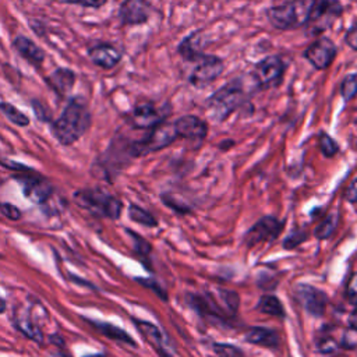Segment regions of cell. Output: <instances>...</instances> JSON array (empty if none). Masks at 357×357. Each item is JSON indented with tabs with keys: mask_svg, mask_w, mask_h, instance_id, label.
<instances>
[{
	"mask_svg": "<svg viewBox=\"0 0 357 357\" xmlns=\"http://www.w3.org/2000/svg\"><path fill=\"white\" fill-rule=\"evenodd\" d=\"M346 296L350 303L357 304V272H354L346 286Z\"/></svg>",
	"mask_w": 357,
	"mask_h": 357,
	"instance_id": "obj_35",
	"label": "cell"
},
{
	"mask_svg": "<svg viewBox=\"0 0 357 357\" xmlns=\"http://www.w3.org/2000/svg\"><path fill=\"white\" fill-rule=\"evenodd\" d=\"M294 293L297 301L304 307L307 312L315 317L324 314L328 304V297L322 290L311 284H298Z\"/></svg>",
	"mask_w": 357,
	"mask_h": 357,
	"instance_id": "obj_11",
	"label": "cell"
},
{
	"mask_svg": "<svg viewBox=\"0 0 357 357\" xmlns=\"http://www.w3.org/2000/svg\"><path fill=\"white\" fill-rule=\"evenodd\" d=\"M151 6L146 0H124L119 10V17L126 25H139L148 21Z\"/></svg>",
	"mask_w": 357,
	"mask_h": 357,
	"instance_id": "obj_14",
	"label": "cell"
},
{
	"mask_svg": "<svg viewBox=\"0 0 357 357\" xmlns=\"http://www.w3.org/2000/svg\"><path fill=\"white\" fill-rule=\"evenodd\" d=\"M339 346L340 344L332 336H325V337H321L319 340H317V347L322 354L333 353L339 349Z\"/></svg>",
	"mask_w": 357,
	"mask_h": 357,
	"instance_id": "obj_31",
	"label": "cell"
},
{
	"mask_svg": "<svg viewBox=\"0 0 357 357\" xmlns=\"http://www.w3.org/2000/svg\"><path fill=\"white\" fill-rule=\"evenodd\" d=\"M158 353H159V356H160V357H172L166 350H159Z\"/></svg>",
	"mask_w": 357,
	"mask_h": 357,
	"instance_id": "obj_45",
	"label": "cell"
},
{
	"mask_svg": "<svg viewBox=\"0 0 357 357\" xmlns=\"http://www.w3.org/2000/svg\"><path fill=\"white\" fill-rule=\"evenodd\" d=\"M89 324H92L98 332H100L102 335H105L106 337L109 339H113V340H117V342H123V343H128V344H135L134 340L131 339V336L124 332L123 329L112 325V324H107V322H98V321H89Z\"/></svg>",
	"mask_w": 357,
	"mask_h": 357,
	"instance_id": "obj_21",
	"label": "cell"
},
{
	"mask_svg": "<svg viewBox=\"0 0 357 357\" xmlns=\"http://www.w3.org/2000/svg\"><path fill=\"white\" fill-rule=\"evenodd\" d=\"M244 100V92L240 86H236L233 84H227L222 86L219 91H216L209 99H208V109L211 112V116L218 120L223 121L229 117Z\"/></svg>",
	"mask_w": 357,
	"mask_h": 357,
	"instance_id": "obj_5",
	"label": "cell"
},
{
	"mask_svg": "<svg viewBox=\"0 0 357 357\" xmlns=\"http://www.w3.org/2000/svg\"><path fill=\"white\" fill-rule=\"evenodd\" d=\"M73 198L78 206L110 219L120 218L123 211L121 201L102 190H78L74 192Z\"/></svg>",
	"mask_w": 357,
	"mask_h": 357,
	"instance_id": "obj_3",
	"label": "cell"
},
{
	"mask_svg": "<svg viewBox=\"0 0 357 357\" xmlns=\"http://www.w3.org/2000/svg\"><path fill=\"white\" fill-rule=\"evenodd\" d=\"M342 13L343 7L337 0H315L305 25H308L314 33L322 32L332 26Z\"/></svg>",
	"mask_w": 357,
	"mask_h": 357,
	"instance_id": "obj_6",
	"label": "cell"
},
{
	"mask_svg": "<svg viewBox=\"0 0 357 357\" xmlns=\"http://www.w3.org/2000/svg\"><path fill=\"white\" fill-rule=\"evenodd\" d=\"M13 46L24 59L35 66H40L45 60V52L25 36H17L13 42Z\"/></svg>",
	"mask_w": 357,
	"mask_h": 357,
	"instance_id": "obj_17",
	"label": "cell"
},
{
	"mask_svg": "<svg viewBox=\"0 0 357 357\" xmlns=\"http://www.w3.org/2000/svg\"><path fill=\"white\" fill-rule=\"evenodd\" d=\"M128 233H130V236L134 238L137 252H139V254H149L151 245H149L142 237H139L138 234H135V233H132V231H128Z\"/></svg>",
	"mask_w": 357,
	"mask_h": 357,
	"instance_id": "obj_37",
	"label": "cell"
},
{
	"mask_svg": "<svg viewBox=\"0 0 357 357\" xmlns=\"http://www.w3.org/2000/svg\"><path fill=\"white\" fill-rule=\"evenodd\" d=\"M47 357H68V356L64 354V353H61V351H53V353L49 354Z\"/></svg>",
	"mask_w": 357,
	"mask_h": 357,
	"instance_id": "obj_43",
	"label": "cell"
},
{
	"mask_svg": "<svg viewBox=\"0 0 357 357\" xmlns=\"http://www.w3.org/2000/svg\"><path fill=\"white\" fill-rule=\"evenodd\" d=\"M17 178L21 184V188H22L25 197L35 204H43L45 201H47L50 198V195L53 192L52 184L39 176L21 174Z\"/></svg>",
	"mask_w": 357,
	"mask_h": 357,
	"instance_id": "obj_12",
	"label": "cell"
},
{
	"mask_svg": "<svg viewBox=\"0 0 357 357\" xmlns=\"http://www.w3.org/2000/svg\"><path fill=\"white\" fill-rule=\"evenodd\" d=\"M201 50H202V46L199 42V36L195 33L187 36L178 46L180 54L188 61H195L202 54Z\"/></svg>",
	"mask_w": 357,
	"mask_h": 357,
	"instance_id": "obj_24",
	"label": "cell"
},
{
	"mask_svg": "<svg viewBox=\"0 0 357 357\" xmlns=\"http://www.w3.org/2000/svg\"><path fill=\"white\" fill-rule=\"evenodd\" d=\"M128 216L131 220L142 225V226H148V227H153L158 225L156 219L153 218V215H151L148 211H145L144 208L138 206V205H130L128 208Z\"/></svg>",
	"mask_w": 357,
	"mask_h": 357,
	"instance_id": "obj_27",
	"label": "cell"
},
{
	"mask_svg": "<svg viewBox=\"0 0 357 357\" xmlns=\"http://www.w3.org/2000/svg\"><path fill=\"white\" fill-rule=\"evenodd\" d=\"M195 67L190 75V82L201 89L212 84L223 73V61L213 54H201L195 61Z\"/></svg>",
	"mask_w": 357,
	"mask_h": 357,
	"instance_id": "obj_7",
	"label": "cell"
},
{
	"mask_svg": "<svg viewBox=\"0 0 357 357\" xmlns=\"http://www.w3.org/2000/svg\"><path fill=\"white\" fill-rule=\"evenodd\" d=\"M75 82V74L68 68H57L47 77V84L59 93H67Z\"/></svg>",
	"mask_w": 357,
	"mask_h": 357,
	"instance_id": "obj_19",
	"label": "cell"
},
{
	"mask_svg": "<svg viewBox=\"0 0 357 357\" xmlns=\"http://www.w3.org/2000/svg\"><path fill=\"white\" fill-rule=\"evenodd\" d=\"M220 293H222V300L225 301L226 307H227L231 312H236L237 308H238V304H240V298H238L237 293L229 291V290H220Z\"/></svg>",
	"mask_w": 357,
	"mask_h": 357,
	"instance_id": "obj_32",
	"label": "cell"
},
{
	"mask_svg": "<svg viewBox=\"0 0 357 357\" xmlns=\"http://www.w3.org/2000/svg\"><path fill=\"white\" fill-rule=\"evenodd\" d=\"M177 137L178 135L174 123L162 121L153 128H151V132L144 139L134 142L130 152L134 156H142L151 152H156L173 144L177 139Z\"/></svg>",
	"mask_w": 357,
	"mask_h": 357,
	"instance_id": "obj_4",
	"label": "cell"
},
{
	"mask_svg": "<svg viewBox=\"0 0 357 357\" xmlns=\"http://www.w3.org/2000/svg\"><path fill=\"white\" fill-rule=\"evenodd\" d=\"M349 324H350V328L357 329V307H356V310L351 312V315H350V318H349Z\"/></svg>",
	"mask_w": 357,
	"mask_h": 357,
	"instance_id": "obj_42",
	"label": "cell"
},
{
	"mask_svg": "<svg viewBox=\"0 0 357 357\" xmlns=\"http://www.w3.org/2000/svg\"><path fill=\"white\" fill-rule=\"evenodd\" d=\"M14 324H15L17 329L20 332H22L28 339L38 342V343H40L43 340V335H42L38 324L33 319L24 317V315H17L14 318Z\"/></svg>",
	"mask_w": 357,
	"mask_h": 357,
	"instance_id": "obj_23",
	"label": "cell"
},
{
	"mask_svg": "<svg viewBox=\"0 0 357 357\" xmlns=\"http://www.w3.org/2000/svg\"><path fill=\"white\" fill-rule=\"evenodd\" d=\"M346 199L349 202H357V178H353L346 188Z\"/></svg>",
	"mask_w": 357,
	"mask_h": 357,
	"instance_id": "obj_40",
	"label": "cell"
},
{
	"mask_svg": "<svg viewBox=\"0 0 357 357\" xmlns=\"http://www.w3.org/2000/svg\"><path fill=\"white\" fill-rule=\"evenodd\" d=\"M336 46L329 38H318L312 42L305 50L304 57L317 68L325 70L328 68L336 56Z\"/></svg>",
	"mask_w": 357,
	"mask_h": 357,
	"instance_id": "obj_9",
	"label": "cell"
},
{
	"mask_svg": "<svg viewBox=\"0 0 357 357\" xmlns=\"http://www.w3.org/2000/svg\"><path fill=\"white\" fill-rule=\"evenodd\" d=\"M257 310L262 314H268V315H273V317H279V318H283L286 315L280 300L272 294L261 296L257 303Z\"/></svg>",
	"mask_w": 357,
	"mask_h": 357,
	"instance_id": "obj_22",
	"label": "cell"
},
{
	"mask_svg": "<svg viewBox=\"0 0 357 357\" xmlns=\"http://www.w3.org/2000/svg\"><path fill=\"white\" fill-rule=\"evenodd\" d=\"M307 238V233L303 231V230H297V231H293L290 236H287L283 241V247L284 248H294L296 245L301 244L304 240Z\"/></svg>",
	"mask_w": 357,
	"mask_h": 357,
	"instance_id": "obj_33",
	"label": "cell"
},
{
	"mask_svg": "<svg viewBox=\"0 0 357 357\" xmlns=\"http://www.w3.org/2000/svg\"><path fill=\"white\" fill-rule=\"evenodd\" d=\"M134 324L137 325L138 331L141 332V335L148 340V343H151L158 351L159 350H165L163 347V336L160 333V331L151 322H146V321H138L135 319Z\"/></svg>",
	"mask_w": 357,
	"mask_h": 357,
	"instance_id": "obj_20",
	"label": "cell"
},
{
	"mask_svg": "<svg viewBox=\"0 0 357 357\" xmlns=\"http://www.w3.org/2000/svg\"><path fill=\"white\" fill-rule=\"evenodd\" d=\"M91 124V114L82 99H73L53 123V134L63 145H71L81 138Z\"/></svg>",
	"mask_w": 357,
	"mask_h": 357,
	"instance_id": "obj_1",
	"label": "cell"
},
{
	"mask_svg": "<svg viewBox=\"0 0 357 357\" xmlns=\"http://www.w3.org/2000/svg\"><path fill=\"white\" fill-rule=\"evenodd\" d=\"M174 126L178 137H183L191 141H202L208 132L206 123L192 114L178 117L174 121Z\"/></svg>",
	"mask_w": 357,
	"mask_h": 357,
	"instance_id": "obj_15",
	"label": "cell"
},
{
	"mask_svg": "<svg viewBox=\"0 0 357 357\" xmlns=\"http://www.w3.org/2000/svg\"><path fill=\"white\" fill-rule=\"evenodd\" d=\"M336 357H342V356H336Z\"/></svg>",
	"mask_w": 357,
	"mask_h": 357,
	"instance_id": "obj_46",
	"label": "cell"
},
{
	"mask_svg": "<svg viewBox=\"0 0 357 357\" xmlns=\"http://www.w3.org/2000/svg\"><path fill=\"white\" fill-rule=\"evenodd\" d=\"M6 307H7V304H6L4 298H1V297H0V314H3V312L6 311Z\"/></svg>",
	"mask_w": 357,
	"mask_h": 357,
	"instance_id": "obj_44",
	"label": "cell"
},
{
	"mask_svg": "<svg viewBox=\"0 0 357 357\" xmlns=\"http://www.w3.org/2000/svg\"><path fill=\"white\" fill-rule=\"evenodd\" d=\"M245 342L264 346V347H276L279 344V335L269 328L262 326H254L247 331L244 335Z\"/></svg>",
	"mask_w": 357,
	"mask_h": 357,
	"instance_id": "obj_18",
	"label": "cell"
},
{
	"mask_svg": "<svg viewBox=\"0 0 357 357\" xmlns=\"http://www.w3.org/2000/svg\"><path fill=\"white\" fill-rule=\"evenodd\" d=\"M337 223H339V212L336 209H333L332 212H329L325 219L315 227L314 230V236L318 238V240H325L328 237H331L336 227H337Z\"/></svg>",
	"mask_w": 357,
	"mask_h": 357,
	"instance_id": "obj_25",
	"label": "cell"
},
{
	"mask_svg": "<svg viewBox=\"0 0 357 357\" xmlns=\"http://www.w3.org/2000/svg\"><path fill=\"white\" fill-rule=\"evenodd\" d=\"M283 227V222L275 216H265L259 219L245 234V241L248 245H255L261 241L276 238Z\"/></svg>",
	"mask_w": 357,
	"mask_h": 357,
	"instance_id": "obj_13",
	"label": "cell"
},
{
	"mask_svg": "<svg viewBox=\"0 0 357 357\" xmlns=\"http://www.w3.org/2000/svg\"><path fill=\"white\" fill-rule=\"evenodd\" d=\"M340 95L343 96V99L351 100L353 98H356L357 95V75H347L343 78L342 84H340Z\"/></svg>",
	"mask_w": 357,
	"mask_h": 357,
	"instance_id": "obj_28",
	"label": "cell"
},
{
	"mask_svg": "<svg viewBox=\"0 0 357 357\" xmlns=\"http://www.w3.org/2000/svg\"><path fill=\"white\" fill-rule=\"evenodd\" d=\"M167 112L162 106L153 103H141L130 113L128 121L135 128H153L159 123L165 121Z\"/></svg>",
	"mask_w": 357,
	"mask_h": 357,
	"instance_id": "obj_10",
	"label": "cell"
},
{
	"mask_svg": "<svg viewBox=\"0 0 357 357\" xmlns=\"http://www.w3.org/2000/svg\"><path fill=\"white\" fill-rule=\"evenodd\" d=\"M213 351L216 357H243V351L229 343H215Z\"/></svg>",
	"mask_w": 357,
	"mask_h": 357,
	"instance_id": "obj_30",
	"label": "cell"
},
{
	"mask_svg": "<svg viewBox=\"0 0 357 357\" xmlns=\"http://www.w3.org/2000/svg\"><path fill=\"white\" fill-rule=\"evenodd\" d=\"M344 42L347 43L349 47H351L353 50H357V25L351 26L346 35H344Z\"/></svg>",
	"mask_w": 357,
	"mask_h": 357,
	"instance_id": "obj_39",
	"label": "cell"
},
{
	"mask_svg": "<svg viewBox=\"0 0 357 357\" xmlns=\"http://www.w3.org/2000/svg\"><path fill=\"white\" fill-rule=\"evenodd\" d=\"M315 0H289L268 8L266 17L272 26L287 31L305 25Z\"/></svg>",
	"mask_w": 357,
	"mask_h": 357,
	"instance_id": "obj_2",
	"label": "cell"
},
{
	"mask_svg": "<svg viewBox=\"0 0 357 357\" xmlns=\"http://www.w3.org/2000/svg\"><path fill=\"white\" fill-rule=\"evenodd\" d=\"M0 112L14 124L25 127L29 124V119L26 114H24L22 112H20L15 106H13L11 103L7 102H0Z\"/></svg>",
	"mask_w": 357,
	"mask_h": 357,
	"instance_id": "obj_26",
	"label": "cell"
},
{
	"mask_svg": "<svg viewBox=\"0 0 357 357\" xmlns=\"http://www.w3.org/2000/svg\"><path fill=\"white\" fill-rule=\"evenodd\" d=\"M318 144H319L321 152H322L325 156H328V158L335 156V155L337 153V151H339V146H337L336 141H335L331 135H328L326 132H321V134H319V137H318Z\"/></svg>",
	"mask_w": 357,
	"mask_h": 357,
	"instance_id": "obj_29",
	"label": "cell"
},
{
	"mask_svg": "<svg viewBox=\"0 0 357 357\" xmlns=\"http://www.w3.org/2000/svg\"><path fill=\"white\" fill-rule=\"evenodd\" d=\"M340 344L346 349H354L357 347V329L350 328L343 333V339L340 342Z\"/></svg>",
	"mask_w": 357,
	"mask_h": 357,
	"instance_id": "obj_36",
	"label": "cell"
},
{
	"mask_svg": "<svg viewBox=\"0 0 357 357\" xmlns=\"http://www.w3.org/2000/svg\"><path fill=\"white\" fill-rule=\"evenodd\" d=\"M91 61L102 68H112L114 67L120 59L121 53L112 45L109 43H102V45H95L89 47L88 50Z\"/></svg>",
	"mask_w": 357,
	"mask_h": 357,
	"instance_id": "obj_16",
	"label": "cell"
},
{
	"mask_svg": "<svg viewBox=\"0 0 357 357\" xmlns=\"http://www.w3.org/2000/svg\"><path fill=\"white\" fill-rule=\"evenodd\" d=\"M0 212L10 220H18L21 218V211L10 202H1L0 204Z\"/></svg>",
	"mask_w": 357,
	"mask_h": 357,
	"instance_id": "obj_34",
	"label": "cell"
},
{
	"mask_svg": "<svg viewBox=\"0 0 357 357\" xmlns=\"http://www.w3.org/2000/svg\"><path fill=\"white\" fill-rule=\"evenodd\" d=\"M3 166H6L7 169H14V170H21V172H31V169L28 167V166H24V165H18V163H15V162H7V160H1L0 162Z\"/></svg>",
	"mask_w": 357,
	"mask_h": 357,
	"instance_id": "obj_41",
	"label": "cell"
},
{
	"mask_svg": "<svg viewBox=\"0 0 357 357\" xmlns=\"http://www.w3.org/2000/svg\"><path fill=\"white\" fill-rule=\"evenodd\" d=\"M59 3H71V4H79L84 7H100L106 3V0H56Z\"/></svg>",
	"mask_w": 357,
	"mask_h": 357,
	"instance_id": "obj_38",
	"label": "cell"
},
{
	"mask_svg": "<svg viewBox=\"0 0 357 357\" xmlns=\"http://www.w3.org/2000/svg\"><path fill=\"white\" fill-rule=\"evenodd\" d=\"M284 63L279 56H268L258 61L254 67L252 77L259 88L271 89L282 82Z\"/></svg>",
	"mask_w": 357,
	"mask_h": 357,
	"instance_id": "obj_8",
	"label": "cell"
}]
</instances>
